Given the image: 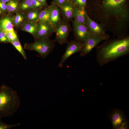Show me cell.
I'll return each instance as SVG.
<instances>
[{"label":"cell","mask_w":129,"mask_h":129,"mask_svg":"<svg viewBox=\"0 0 129 129\" xmlns=\"http://www.w3.org/2000/svg\"><path fill=\"white\" fill-rule=\"evenodd\" d=\"M96 58L101 66H103L129 53V38L127 37L107 43L97 47Z\"/></svg>","instance_id":"obj_1"},{"label":"cell","mask_w":129,"mask_h":129,"mask_svg":"<svg viewBox=\"0 0 129 129\" xmlns=\"http://www.w3.org/2000/svg\"><path fill=\"white\" fill-rule=\"evenodd\" d=\"M20 99L16 91L4 84L0 87V118L12 116L18 109Z\"/></svg>","instance_id":"obj_2"},{"label":"cell","mask_w":129,"mask_h":129,"mask_svg":"<svg viewBox=\"0 0 129 129\" xmlns=\"http://www.w3.org/2000/svg\"><path fill=\"white\" fill-rule=\"evenodd\" d=\"M54 40L49 38L35 41L32 43H25L24 48L37 52L43 58H45L55 47Z\"/></svg>","instance_id":"obj_3"},{"label":"cell","mask_w":129,"mask_h":129,"mask_svg":"<svg viewBox=\"0 0 129 129\" xmlns=\"http://www.w3.org/2000/svg\"><path fill=\"white\" fill-rule=\"evenodd\" d=\"M108 37L91 34L83 42V46L80 52L81 56L88 55L93 49L102 41L107 39Z\"/></svg>","instance_id":"obj_4"},{"label":"cell","mask_w":129,"mask_h":129,"mask_svg":"<svg viewBox=\"0 0 129 129\" xmlns=\"http://www.w3.org/2000/svg\"><path fill=\"white\" fill-rule=\"evenodd\" d=\"M56 37L54 41L62 45L67 42L70 26L67 22L62 20L54 27Z\"/></svg>","instance_id":"obj_5"},{"label":"cell","mask_w":129,"mask_h":129,"mask_svg":"<svg viewBox=\"0 0 129 129\" xmlns=\"http://www.w3.org/2000/svg\"><path fill=\"white\" fill-rule=\"evenodd\" d=\"M109 119L114 129H128V122L124 113L122 110L116 109L111 113Z\"/></svg>","instance_id":"obj_6"},{"label":"cell","mask_w":129,"mask_h":129,"mask_svg":"<svg viewBox=\"0 0 129 129\" xmlns=\"http://www.w3.org/2000/svg\"><path fill=\"white\" fill-rule=\"evenodd\" d=\"M38 22L37 29L33 36L35 41L49 38L54 32V27L49 22Z\"/></svg>","instance_id":"obj_7"},{"label":"cell","mask_w":129,"mask_h":129,"mask_svg":"<svg viewBox=\"0 0 129 129\" xmlns=\"http://www.w3.org/2000/svg\"><path fill=\"white\" fill-rule=\"evenodd\" d=\"M83 45V43L76 40L72 41L69 43L66 47L65 52L62 55L58 64L59 67H62L64 62L72 55L76 53L80 52Z\"/></svg>","instance_id":"obj_8"},{"label":"cell","mask_w":129,"mask_h":129,"mask_svg":"<svg viewBox=\"0 0 129 129\" xmlns=\"http://www.w3.org/2000/svg\"><path fill=\"white\" fill-rule=\"evenodd\" d=\"M72 24L76 40L83 43L91 33L86 26L74 20Z\"/></svg>","instance_id":"obj_9"},{"label":"cell","mask_w":129,"mask_h":129,"mask_svg":"<svg viewBox=\"0 0 129 129\" xmlns=\"http://www.w3.org/2000/svg\"><path fill=\"white\" fill-rule=\"evenodd\" d=\"M86 26L92 34L108 37L102 27L92 20L86 14Z\"/></svg>","instance_id":"obj_10"},{"label":"cell","mask_w":129,"mask_h":129,"mask_svg":"<svg viewBox=\"0 0 129 129\" xmlns=\"http://www.w3.org/2000/svg\"><path fill=\"white\" fill-rule=\"evenodd\" d=\"M59 8L65 20H64L67 22L72 20L74 18L75 7L70 0Z\"/></svg>","instance_id":"obj_11"},{"label":"cell","mask_w":129,"mask_h":129,"mask_svg":"<svg viewBox=\"0 0 129 129\" xmlns=\"http://www.w3.org/2000/svg\"><path fill=\"white\" fill-rule=\"evenodd\" d=\"M50 22L54 27L62 20L60 16V11L58 6L52 4L49 5Z\"/></svg>","instance_id":"obj_12"},{"label":"cell","mask_w":129,"mask_h":129,"mask_svg":"<svg viewBox=\"0 0 129 129\" xmlns=\"http://www.w3.org/2000/svg\"><path fill=\"white\" fill-rule=\"evenodd\" d=\"M125 0H104L103 5L106 9L109 11L118 12L121 9Z\"/></svg>","instance_id":"obj_13"},{"label":"cell","mask_w":129,"mask_h":129,"mask_svg":"<svg viewBox=\"0 0 129 129\" xmlns=\"http://www.w3.org/2000/svg\"><path fill=\"white\" fill-rule=\"evenodd\" d=\"M85 9L75 7L74 18L76 22L86 26V15Z\"/></svg>","instance_id":"obj_14"},{"label":"cell","mask_w":129,"mask_h":129,"mask_svg":"<svg viewBox=\"0 0 129 129\" xmlns=\"http://www.w3.org/2000/svg\"><path fill=\"white\" fill-rule=\"evenodd\" d=\"M13 26L11 17L9 16H5L0 18V30L5 32L13 31Z\"/></svg>","instance_id":"obj_15"},{"label":"cell","mask_w":129,"mask_h":129,"mask_svg":"<svg viewBox=\"0 0 129 129\" xmlns=\"http://www.w3.org/2000/svg\"><path fill=\"white\" fill-rule=\"evenodd\" d=\"M38 26V22L26 21L20 28L22 30L30 33L33 36L37 31Z\"/></svg>","instance_id":"obj_16"},{"label":"cell","mask_w":129,"mask_h":129,"mask_svg":"<svg viewBox=\"0 0 129 129\" xmlns=\"http://www.w3.org/2000/svg\"><path fill=\"white\" fill-rule=\"evenodd\" d=\"M13 17H11L14 26L21 27L27 21L26 15L21 11H17Z\"/></svg>","instance_id":"obj_17"},{"label":"cell","mask_w":129,"mask_h":129,"mask_svg":"<svg viewBox=\"0 0 129 129\" xmlns=\"http://www.w3.org/2000/svg\"><path fill=\"white\" fill-rule=\"evenodd\" d=\"M47 5L43 9L40 11L39 14L38 22H49V6Z\"/></svg>","instance_id":"obj_18"},{"label":"cell","mask_w":129,"mask_h":129,"mask_svg":"<svg viewBox=\"0 0 129 129\" xmlns=\"http://www.w3.org/2000/svg\"><path fill=\"white\" fill-rule=\"evenodd\" d=\"M20 0H11L6 3L8 12L13 13L19 10Z\"/></svg>","instance_id":"obj_19"},{"label":"cell","mask_w":129,"mask_h":129,"mask_svg":"<svg viewBox=\"0 0 129 129\" xmlns=\"http://www.w3.org/2000/svg\"><path fill=\"white\" fill-rule=\"evenodd\" d=\"M40 11L32 9L28 11L26 15L27 21L38 22L39 14Z\"/></svg>","instance_id":"obj_20"},{"label":"cell","mask_w":129,"mask_h":129,"mask_svg":"<svg viewBox=\"0 0 129 129\" xmlns=\"http://www.w3.org/2000/svg\"><path fill=\"white\" fill-rule=\"evenodd\" d=\"M33 9L31 0H21L19 10L26 11Z\"/></svg>","instance_id":"obj_21"},{"label":"cell","mask_w":129,"mask_h":129,"mask_svg":"<svg viewBox=\"0 0 129 129\" xmlns=\"http://www.w3.org/2000/svg\"><path fill=\"white\" fill-rule=\"evenodd\" d=\"M16 48L21 54L24 58L26 60L27 59V57L25 51L22 48L19 40H17L12 42L11 43Z\"/></svg>","instance_id":"obj_22"},{"label":"cell","mask_w":129,"mask_h":129,"mask_svg":"<svg viewBox=\"0 0 129 129\" xmlns=\"http://www.w3.org/2000/svg\"><path fill=\"white\" fill-rule=\"evenodd\" d=\"M75 7L85 9L86 0H70Z\"/></svg>","instance_id":"obj_23"},{"label":"cell","mask_w":129,"mask_h":129,"mask_svg":"<svg viewBox=\"0 0 129 129\" xmlns=\"http://www.w3.org/2000/svg\"><path fill=\"white\" fill-rule=\"evenodd\" d=\"M31 0L33 9L41 10L43 8H44L46 6L40 3L37 0Z\"/></svg>","instance_id":"obj_24"},{"label":"cell","mask_w":129,"mask_h":129,"mask_svg":"<svg viewBox=\"0 0 129 129\" xmlns=\"http://www.w3.org/2000/svg\"><path fill=\"white\" fill-rule=\"evenodd\" d=\"M5 32L10 41V43L11 42L19 39L16 32L14 30Z\"/></svg>","instance_id":"obj_25"},{"label":"cell","mask_w":129,"mask_h":129,"mask_svg":"<svg viewBox=\"0 0 129 129\" xmlns=\"http://www.w3.org/2000/svg\"><path fill=\"white\" fill-rule=\"evenodd\" d=\"M0 118V129H10L20 125V123H17L13 124H6L2 121Z\"/></svg>","instance_id":"obj_26"},{"label":"cell","mask_w":129,"mask_h":129,"mask_svg":"<svg viewBox=\"0 0 129 129\" xmlns=\"http://www.w3.org/2000/svg\"><path fill=\"white\" fill-rule=\"evenodd\" d=\"M0 42L10 43L6 32L1 30H0Z\"/></svg>","instance_id":"obj_27"},{"label":"cell","mask_w":129,"mask_h":129,"mask_svg":"<svg viewBox=\"0 0 129 129\" xmlns=\"http://www.w3.org/2000/svg\"><path fill=\"white\" fill-rule=\"evenodd\" d=\"M70 0H53L52 4L55 5L59 7L62 6Z\"/></svg>","instance_id":"obj_28"},{"label":"cell","mask_w":129,"mask_h":129,"mask_svg":"<svg viewBox=\"0 0 129 129\" xmlns=\"http://www.w3.org/2000/svg\"><path fill=\"white\" fill-rule=\"evenodd\" d=\"M0 9L4 13L7 12L6 4L0 1Z\"/></svg>","instance_id":"obj_29"},{"label":"cell","mask_w":129,"mask_h":129,"mask_svg":"<svg viewBox=\"0 0 129 129\" xmlns=\"http://www.w3.org/2000/svg\"><path fill=\"white\" fill-rule=\"evenodd\" d=\"M40 3L43 5L46 6L47 5V0H37Z\"/></svg>","instance_id":"obj_30"},{"label":"cell","mask_w":129,"mask_h":129,"mask_svg":"<svg viewBox=\"0 0 129 129\" xmlns=\"http://www.w3.org/2000/svg\"><path fill=\"white\" fill-rule=\"evenodd\" d=\"M11 0H0V1L5 3H7Z\"/></svg>","instance_id":"obj_31"},{"label":"cell","mask_w":129,"mask_h":129,"mask_svg":"<svg viewBox=\"0 0 129 129\" xmlns=\"http://www.w3.org/2000/svg\"><path fill=\"white\" fill-rule=\"evenodd\" d=\"M5 13L0 9V16L3 15Z\"/></svg>","instance_id":"obj_32"},{"label":"cell","mask_w":129,"mask_h":129,"mask_svg":"<svg viewBox=\"0 0 129 129\" xmlns=\"http://www.w3.org/2000/svg\"></svg>","instance_id":"obj_33"}]
</instances>
